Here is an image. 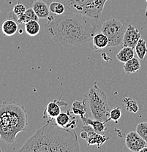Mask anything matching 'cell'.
Instances as JSON below:
<instances>
[{
	"label": "cell",
	"instance_id": "cell-1",
	"mask_svg": "<svg viewBox=\"0 0 147 152\" xmlns=\"http://www.w3.org/2000/svg\"><path fill=\"white\" fill-rule=\"evenodd\" d=\"M100 26L98 19L68 12L62 15L50 14L44 29L58 45L69 47L88 42L99 31Z\"/></svg>",
	"mask_w": 147,
	"mask_h": 152
},
{
	"label": "cell",
	"instance_id": "cell-2",
	"mask_svg": "<svg viewBox=\"0 0 147 152\" xmlns=\"http://www.w3.org/2000/svg\"><path fill=\"white\" fill-rule=\"evenodd\" d=\"M18 151L79 152L80 148L75 131L61 127L49 120L26 140Z\"/></svg>",
	"mask_w": 147,
	"mask_h": 152
},
{
	"label": "cell",
	"instance_id": "cell-3",
	"mask_svg": "<svg viewBox=\"0 0 147 152\" xmlns=\"http://www.w3.org/2000/svg\"><path fill=\"white\" fill-rule=\"evenodd\" d=\"M27 125V113L23 105L14 101L0 104V139L3 142L14 143Z\"/></svg>",
	"mask_w": 147,
	"mask_h": 152
},
{
	"label": "cell",
	"instance_id": "cell-4",
	"mask_svg": "<svg viewBox=\"0 0 147 152\" xmlns=\"http://www.w3.org/2000/svg\"><path fill=\"white\" fill-rule=\"evenodd\" d=\"M83 99L86 101L87 110L94 119L105 123L110 121L111 109L108 104V97L96 82H94L93 86L86 93Z\"/></svg>",
	"mask_w": 147,
	"mask_h": 152
},
{
	"label": "cell",
	"instance_id": "cell-5",
	"mask_svg": "<svg viewBox=\"0 0 147 152\" xmlns=\"http://www.w3.org/2000/svg\"><path fill=\"white\" fill-rule=\"evenodd\" d=\"M49 4L53 1L61 3L65 7V13L82 14L99 20L102 14L98 12L94 5V0H43Z\"/></svg>",
	"mask_w": 147,
	"mask_h": 152
},
{
	"label": "cell",
	"instance_id": "cell-6",
	"mask_svg": "<svg viewBox=\"0 0 147 152\" xmlns=\"http://www.w3.org/2000/svg\"><path fill=\"white\" fill-rule=\"evenodd\" d=\"M125 25L117 19H109L101 25L99 31L107 36L108 39V48L118 47L123 45L124 33L126 31Z\"/></svg>",
	"mask_w": 147,
	"mask_h": 152
},
{
	"label": "cell",
	"instance_id": "cell-7",
	"mask_svg": "<svg viewBox=\"0 0 147 152\" xmlns=\"http://www.w3.org/2000/svg\"><path fill=\"white\" fill-rule=\"evenodd\" d=\"M80 137L87 142L88 145H96L98 148H100L106 140H109V137H105L104 134L96 132L91 126L86 124H83L82 126Z\"/></svg>",
	"mask_w": 147,
	"mask_h": 152
},
{
	"label": "cell",
	"instance_id": "cell-8",
	"mask_svg": "<svg viewBox=\"0 0 147 152\" xmlns=\"http://www.w3.org/2000/svg\"><path fill=\"white\" fill-rule=\"evenodd\" d=\"M125 143L128 149L132 152H140L146 145V142L136 131L128 133L125 137Z\"/></svg>",
	"mask_w": 147,
	"mask_h": 152
},
{
	"label": "cell",
	"instance_id": "cell-9",
	"mask_svg": "<svg viewBox=\"0 0 147 152\" xmlns=\"http://www.w3.org/2000/svg\"><path fill=\"white\" fill-rule=\"evenodd\" d=\"M67 102H64L62 99H53L47 104L43 113V118L47 121L56 118L59 114L61 113V106H67Z\"/></svg>",
	"mask_w": 147,
	"mask_h": 152
},
{
	"label": "cell",
	"instance_id": "cell-10",
	"mask_svg": "<svg viewBox=\"0 0 147 152\" xmlns=\"http://www.w3.org/2000/svg\"><path fill=\"white\" fill-rule=\"evenodd\" d=\"M140 36L141 34H140V31L132 25L129 24L124 33V39H123V46L130 47L135 49L137 42L141 38Z\"/></svg>",
	"mask_w": 147,
	"mask_h": 152
},
{
	"label": "cell",
	"instance_id": "cell-11",
	"mask_svg": "<svg viewBox=\"0 0 147 152\" xmlns=\"http://www.w3.org/2000/svg\"><path fill=\"white\" fill-rule=\"evenodd\" d=\"M72 110H68L67 113H60L55 118V122L58 126L66 129H75L78 124V120L71 115Z\"/></svg>",
	"mask_w": 147,
	"mask_h": 152
},
{
	"label": "cell",
	"instance_id": "cell-12",
	"mask_svg": "<svg viewBox=\"0 0 147 152\" xmlns=\"http://www.w3.org/2000/svg\"><path fill=\"white\" fill-rule=\"evenodd\" d=\"M108 42L109 41L107 36L105 35L103 33L98 31L91 38L89 45L91 50L95 52H99L102 49L108 48Z\"/></svg>",
	"mask_w": 147,
	"mask_h": 152
},
{
	"label": "cell",
	"instance_id": "cell-13",
	"mask_svg": "<svg viewBox=\"0 0 147 152\" xmlns=\"http://www.w3.org/2000/svg\"><path fill=\"white\" fill-rule=\"evenodd\" d=\"M32 8L39 18L48 19L51 14L48 4L43 0H35L33 1Z\"/></svg>",
	"mask_w": 147,
	"mask_h": 152
},
{
	"label": "cell",
	"instance_id": "cell-14",
	"mask_svg": "<svg viewBox=\"0 0 147 152\" xmlns=\"http://www.w3.org/2000/svg\"><path fill=\"white\" fill-rule=\"evenodd\" d=\"M80 117L82 122H83V124L89 125L96 132L101 133V134H104L106 131L107 127L105 126V123L103 121L96 119H91V118H87L86 115H81Z\"/></svg>",
	"mask_w": 147,
	"mask_h": 152
},
{
	"label": "cell",
	"instance_id": "cell-15",
	"mask_svg": "<svg viewBox=\"0 0 147 152\" xmlns=\"http://www.w3.org/2000/svg\"><path fill=\"white\" fill-rule=\"evenodd\" d=\"M18 23L13 19H7L3 22L1 25V31L4 35L12 36L18 31Z\"/></svg>",
	"mask_w": 147,
	"mask_h": 152
},
{
	"label": "cell",
	"instance_id": "cell-16",
	"mask_svg": "<svg viewBox=\"0 0 147 152\" xmlns=\"http://www.w3.org/2000/svg\"><path fill=\"white\" fill-rule=\"evenodd\" d=\"M16 18H14L18 24H22V23H26L30 20H38L39 18L37 15H36L35 12L34 11L32 7H29V8L26 9V12L19 16H15Z\"/></svg>",
	"mask_w": 147,
	"mask_h": 152
},
{
	"label": "cell",
	"instance_id": "cell-17",
	"mask_svg": "<svg viewBox=\"0 0 147 152\" xmlns=\"http://www.w3.org/2000/svg\"><path fill=\"white\" fill-rule=\"evenodd\" d=\"M140 68H141V65H140V61L138 58H135V57L124 63V66H123L124 71L127 75L137 72L140 70Z\"/></svg>",
	"mask_w": 147,
	"mask_h": 152
},
{
	"label": "cell",
	"instance_id": "cell-18",
	"mask_svg": "<svg viewBox=\"0 0 147 152\" xmlns=\"http://www.w3.org/2000/svg\"><path fill=\"white\" fill-rule=\"evenodd\" d=\"M134 50L135 49L132 48L124 46L116 54V58L121 62H127V61H129L134 57V55H135Z\"/></svg>",
	"mask_w": 147,
	"mask_h": 152
},
{
	"label": "cell",
	"instance_id": "cell-19",
	"mask_svg": "<svg viewBox=\"0 0 147 152\" xmlns=\"http://www.w3.org/2000/svg\"><path fill=\"white\" fill-rule=\"evenodd\" d=\"M72 113L76 115H86V111H87V107L85 99L83 100H75L72 102V108H71Z\"/></svg>",
	"mask_w": 147,
	"mask_h": 152
},
{
	"label": "cell",
	"instance_id": "cell-20",
	"mask_svg": "<svg viewBox=\"0 0 147 152\" xmlns=\"http://www.w3.org/2000/svg\"><path fill=\"white\" fill-rule=\"evenodd\" d=\"M122 102L125 106L126 109L128 111L131 113H137L139 110V104L138 102L135 98L132 97L130 95H127L124 96L122 99Z\"/></svg>",
	"mask_w": 147,
	"mask_h": 152
},
{
	"label": "cell",
	"instance_id": "cell-21",
	"mask_svg": "<svg viewBox=\"0 0 147 152\" xmlns=\"http://www.w3.org/2000/svg\"><path fill=\"white\" fill-rule=\"evenodd\" d=\"M24 30L26 34L31 37L37 35L40 31V26L38 20H30L24 23Z\"/></svg>",
	"mask_w": 147,
	"mask_h": 152
},
{
	"label": "cell",
	"instance_id": "cell-22",
	"mask_svg": "<svg viewBox=\"0 0 147 152\" xmlns=\"http://www.w3.org/2000/svg\"><path fill=\"white\" fill-rule=\"evenodd\" d=\"M135 50L139 59H144L145 56H146V54L147 53V46L145 39H142V38H140V39H139L137 45H135Z\"/></svg>",
	"mask_w": 147,
	"mask_h": 152
},
{
	"label": "cell",
	"instance_id": "cell-23",
	"mask_svg": "<svg viewBox=\"0 0 147 152\" xmlns=\"http://www.w3.org/2000/svg\"><path fill=\"white\" fill-rule=\"evenodd\" d=\"M49 9H50V12L54 15H62L65 13V7L61 3L58 2V1H53L48 4Z\"/></svg>",
	"mask_w": 147,
	"mask_h": 152
},
{
	"label": "cell",
	"instance_id": "cell-24",
	"mask_svg": "<svg viewBox=\"0 0 147 152\" xmlns=\"http://www.w3.org/2000/svg\"><path fill=\"white\" fill-rule=\"evenodd\" d=\"M136 132L147 142V122L139 123L136 126Z\"/></svg>",
	"mask_w": 147,
	"mask_h": 152
},
{
	"label": "cell",
	"instance_id": "cell-25",
	"mask_svg": "<svg viewBox=\"0 0 147 152\" xmlns=\"http://www.w3.org/2000/svg\"><path fill=\"white\" fill-rule=\"evenodd\" d=\"M121 115H122V113H121V110L120 108V107H114V108H113L110 110V121L112 120L115 123H118V120L121 118Z\"/></svg>",
	"mask_w": 147,
	"mask_h": 152
},
{
	"label": "cell",
	"instance_id": "cell-26",
	"mask_svg": "<svg viewBox=\"0 0 147 152\" xmlns=\"http://www.w3.org/2000/svg\"><path fill=\"white\" fill-rule=\"evenodd\" d=\"M26 5L24 4H23V3L20 2V1H18V4L14 6L13 9H12V13L15 16H19V15L24 13L26 12Z\"/></svg>",
	"mask_w": 147,
	"mask_h": 152
},
{
	"label": "cell",
	"instance_id": "cell-27",
	"mask_svg": "<svg viewBox=\"0 0 147 152\" xmlns=\"http://www.w3.org/2000/svg\"><path fill=\"white\" fill-rule=\"evenodd\" d=\"M107 1H108V0H94V5H95V7L97 8L99 13L102 14V12L103 10Z\"/></svg>",
	"mask_w": 147,
	"mask_h": 152
},
{
	"label": "cell",
	"instance_id": "cell-28",
	"mask_svg": "<svg viewBox=\"0 0 147 152\" xmlns=\"http://www.w3.org/2000/svg\"><path fill=\"white\" fill-rule=\"evenodd\" d=\"M140 152H147V146H145L144 148H142Z\"/></svg>",
	"mask_w": 147,
	"mask_h": 152
},
{
	"label": "cell",
	"instance_id": "cell-29",
	"mask_svg": "<svg viewBox=\"0 0 147 152\" xmlns=\"http://www.w3.org/2000/svg\"><path fill=\"white\" fill-rule=\"evenodd\" d=\"M146 2H147V0H146ZM146 16H147V8H146Z\"/></svg>",
	"mask_w": 147,
	"mask_h": 152
},
{
	"label": "cell",
	"instance_id": "cell-30",
	"mask_svg": "<svg viewBox=\"0 0 147 152\" xmlns=\"http://www.w3.org/2000/svg\"><path fill=\"white\" fill-rule=\"evenodd\" d=\"M0 151H1V148H0Z\"/></svg>",
	"mask_w": 147,
	"mask_h": 152
},
{
	"label": "cell",
	"instance_id": "cell-31",
	"mask_svg": "<svg viewBox=\"0 0 147 152\" xmlns=\"http://www.w3.org/2000/svg\"><path fill=\"white\" fill-rule=\"evenodd\" d=\"M0 140H1V139H0Z\"/></svg>",
	"mask_w": 147,
	"mask_h": 152
}]
</instances>
